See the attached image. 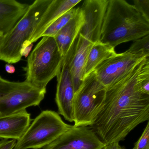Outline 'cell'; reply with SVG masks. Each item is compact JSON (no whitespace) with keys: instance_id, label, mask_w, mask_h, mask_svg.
<instances>
[{"instance_id":"cell-1","label":"cell","mask_w":149,"mask_h":149,"mask_svg":"<svg viewBox=\"0 0 149 149\" xmlns=\"http://www.w3.org/2000/svg\"><path fill=\"white\" fill-rule=\"evenodd\" d=\"M106 89L104 103L92 128L105 144L124 140L149 120V95L141 91L139 74L146 58Z\"/></svg>"},{"instance_id":"cell-2","label":"cell","mask_w":149,"mask_h":149,"mask_svg":"<svg viewBox=\"0 0 149 149\" xmlns=\"http://www.w3.org/2000/svg\"><path fill=\"white\" fill-rule=\"evenodd\" d=\"M149 34V21L125 0H109L100 41L115 48Z\"/></svg>"},{"instance_id":"cell-3","label":"cell","mask_w":149,"mask_h":149,"mask_svg":"<svg viewBox=\"0 0 149 149\" xmlns=\"http://www.w3.org/2000/svg\"><path fill=\"white\" fill-rule=\"evenodd\" d=\"M52 0H36L13 28L0 41V60L8 63L19 62L23 50L30 46L29 40L42 16Z\"/></svg>"},{"instance_id":"cell-4","label":"cell","mask_w":149,"mask_h":149,"mask_svg":"<svg viewBox=\"0 0 149 149\" xmlns=\"http://www.w3.org/2000/svg\"><path fill=\"white\" fill-rule=\"evenodd\" d=\"M42 37L28 58L25 81L47 90L48 84L57 76L64 57L61 55L54 37Z\"/></svg>"},{"instance_id":"cell-5","label":"cell","mask_w":149,"mask_h":149,"mask_svg":"<svg viewBox=\"0 0 149 149\" xmlns=\"http://www.w3.org/2000/svg\"><path fill=\"white\" fill-rule=\"evenodd\" d=\"M106 91L105 87L97 80L95 71L83 79L74 95V126L94 125L104 103Z\"/></svg>"},{"instance_id":"cell-6","label":"cell","mask_w":149,"mask_h":149,"mask_svg":"<svg viewBox=\"0 0 149 149\" xmlns=\"http://www.w3.org/2000/svg\"><path fill=\"white\" fill-rule=\"evenodd\" d=\"M72 125L63 122L60 115L51 110L43 111L16 142L13 149H40L49 144Z\"/></svg>"},{"instance_id":"cell-7","label":"cell","mask_w":149,"mask_h":149,"mask_svg":"<svg viewBox=\"0 0 149 149\" xmlns=\"http://www.w3.org/2000/svg\"><path fill=\"white\" fill-rule=\"evenodd\" d=\"M47 90L34 87L26 82L11 81L0 76V117L38 106Z\"/></svg>"},{"instance_id":"cell-8","label":"cell","mask_w":149,"mask_h":149,"mask_svg":"<svg viewBox=\"0 0 149 149\" xmlns=\"http://www.w3.org/2000/svg\"><path fill=\"white\" fill-rule=\"evenodd\" d=\"M128 52H124L103 62L95 70L99 81L108 88L124 76L145 58Z\"/></svg>"},{"instance_id":"cell-9","label":"cell","mask_w":149,"mask_h":149,"mask_svg":"<svg viewBox=\"0 0 149 149\" xmlns=\"http://www.w3.org/2000/svg\"><path fill=\"white\" fill-rule=\"evenodd\" d=\"M74 45L64 57L56 76L57 86L55 97L58 114L70 123L74 121L73 101L74 91L70 68Z\"/></svg>"},{"instance_id":"cell-10","label":"cell","mask_w":149,"mask_h":149,"mask_svg":"<svg viewBox=\"0 0 149 149\" xmlns=\"http://www.w3.org/2000/svg\"><path fill=\"white\" fill-rule=\"evenodd\" d=\"M105 144L92 128H71L43 149H102Z\"/></svg>"},{"instance_id":"cell-11","label":"cell","mask_w":149,"mask_h":149,"mask_svg":"<svg viewBox=\"0 0 149 149\" xmlns=\"http://www.w3.org/2000/svg\"><path fill=\"white\" fill-rule=\"evenodd\" d=\"M109 0H86L80 8L84 22L79 34L93 43L100 41L101 30Z\"/></svg>"},{"instance_id":"cell-12","label":"cell","mask_w":149,"mask_h":149,"mask_svg":"<svg viewBox=\"0 0 149 149\" xmlns=\"http://www.w3.org/2000/svg\"><path fill=\"white\" fill-rule=\"evenodd\" d=\"M94 43L79 34L74 45L70 63V74L74 94L78 91L83 81L84 66L90 50Z\"/></svg>"},{"instance_id":"cell-13","label":"cell","mask_w":149,"mask_h":149,"mask_svg":"<svg viewBox=\"0 0 149 149\" xmlns=\"http://www.w3.org/2000/svg\"><path fill=\"white\" fill-rule=\"evenodd\" d=\"M81 1V0H52L33 33L29 44H33L41 38L43 33L52 23Z\"/></svg>"},{"instance_id":"cell-14","label":"cell","mask_w":149,"mask_h":149,"mask_svg":"<svg viewBox=\"0 0 149 149\" xmlns=\"http://www.w3.org/2000/svg\"><path fill=\"white\" fill-rule=\"evenodd\" d=\"M30 114L26 110L0 117V139L16 141L24 134L31 123Z\"/></svg>"},{"instance_id":"cell-15","label":"cell","mask_w":149,"mask_h":149,"mask_svg":"<svg viewBox=\"0 0 149 149\" xmlns=\"http://www.w3.org/2000/svg\"><path fill=\"white\" fill-rule=\"evenodd\" d=\"M84 13L79 8L76 15L54 37L62 57H65L74 44L84 23Z\"/></svg>"},{"instance_id":"cell-16","label":"cell","mask_w":149,"mask_h":149,"mask_svg":"<svg viewBox=\"0 0 149 149\" xmlns=\"http://www.w3.org/2000/svg\"><path fill=\"white\" fill-rule=\"evenodd\" d=\"M29 5L15 0H0V33L10 32L27 11Z\"/></svg>"},{"instance_id":"cell-17","label":"cell","mask_w":149,"mask_h":149,"mask_svg":"<svg viewBox=\"0 0 149 149\" xmlns=\"http://www.w3.org/2000/svg\"><path fill=\"white\" fill-rule=\"evenodd\" d=\"M115 48L101 41L94 43L87 57L84 66L83 79L95 71L103 62L116 55Z\"/></svg>"},{"instance_id":"cell-18","label":"cell","mask_w":149,"mask_h":149,"mask_svg":"<svg viewBox=\"0 0 149 149\" xmlns=\"http://www.w3.org/2000/svg\"><path fill=\"white\" fill-rule=\"evenodd\" d=\"M78 8H73L63 15L52 23L42 35L43 36L54 37L56 34L77 13Z\"/></svg>"},{"instance_id":"cell-19","label":"cell","mask_w":149,"mask_h":149,"mask_svg":"<svg viewBox=\"0 0 149 149\" xmlns=\"http://www.w3.org/2000/svg\"><path fill=\"white\" fill-rule=\"evenodd\" d=\"M126 52L133 54L149 57V35L134 41Z\"/></svg>"},{"instance_id":"cell-20","label":"cell","mask_w":149,"mask_h":149,"mask_svg":"<svg viewBox=\"0 0 149 149\" xmlns=\"http://www.w3.org/2000/svg\"><path fill=\"white\" fill-rule=\"evenodd\" d=\"M132 149H149V122Z\"/></svg>"},{"instance_id":"cell-21","label":"cell","mask_w":149,"mask_h":149,"mask_svg":"<svg viewBox=\"0 0 149 149\" xmlns=\"http://www.w3.org/2000/svg\"><path fill=\"white\" fill-rule=\"evenodd\" d=\"M133 3L135 8L149 21V0H134Z\"/></svg>"},{"instance_id":"cell-22","label":"cell","mask_w":149,"mask_h":149,"mask_svg":"<svg viewBox=\"0 0 149 149\" xmlns=\"http://www.w3.org/2000/svg\"><path fill=\"white\" fill-rule=\"evenodd\" d=\"M16 142V140L13 139L9 140L4 139L3 144L0 147V149H13Z\"/></svg>"},{"instance_id":"cell-23","label":"cell","mask_w":149,"mask_h":149,"mask_svg":"<svg viewBox=\"0 0 149 149\" xmlns=\"http://www.w3.org/2000/svg\"><path fill=\"white\" fill-rule=\"evenodd\" d=\"M102 149H126L119 144V142H113L106 144Z\"/></svg>"},{"instance_id":"cell-24","label":"cell","mask_w":149,"mask_h":149,"mask_svg":"<svg viewBox=\"0 0 149 149\" xmlns=\"http://www.w3.org/2000/svg\"><path fill=\"white\" fill-rule=\"evenodd\" d=\"M5 69L8 74H13L15 71V68L13 65L8 63L5 66Z\"/></svg>"},{"instance_id":"cell-25","label":"cell","mask_w":149,"mask_h":149,"mask_svg":"<svg viewBox=\"0 0 149 149\" xmlns=\"http://www.w3.org/2000/svg\"><path fill=\"white\" fill-rule=\"evenodd\" d=\"M4 139H2V140H1L0 141V147L2 145V144H3V142H4Z\"/></svg>"},{"instance_id":"cell-26","label":"cell","mask_w":149,"mask_h":149,"mask_svg":"<svg viewBox=\"0 0 149 149\" xmlns=\"http://www.w3.org/2000/svg\"><path fill=\"white\" fill-rule=\"evenodd\" d=\"M3 35L1 33H0V41H1V39H2V37H3Z\"/></svg>"}]
</instances>
